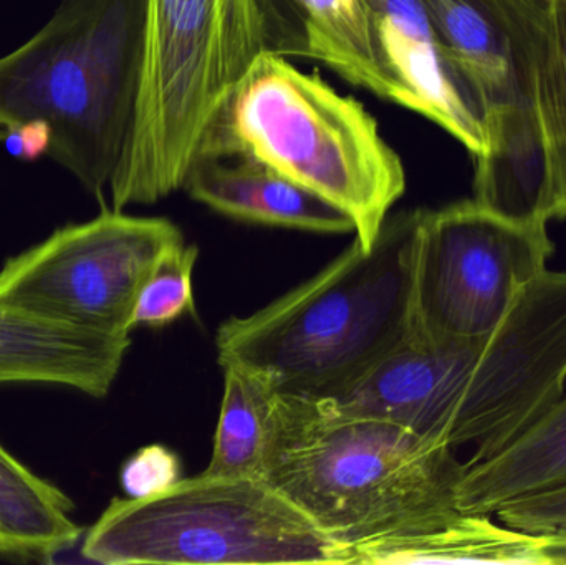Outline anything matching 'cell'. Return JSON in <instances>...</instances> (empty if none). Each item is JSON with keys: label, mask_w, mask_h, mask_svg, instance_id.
<instances>
[{"label": "cell", "mask_w": 566, "mask_h": 565, "mask_svg": "<svg viewBox=\"0 0 566 565\" xmlns=\"http://www.w3.org/2000/svg\"><path fill=\"white\" fill-rule=\"evenodd\" d=\"M565 387L566 271L545 269L488 337L438 342L415 332L339 401L454 450L472 444L475 464L514 443Z\"/></svg>", "instance_id": "obj_1"}, {"label": "cell", "mask_w": 566, "mask_h": 565, "mask_svg": "<svg viewBox=\"0 0 566 565\" xmlns=\"http://www.w3.org/2000/svg\"><path fill=\"white\" fill-rule=\"evenodd\" d=\"M421 209L386 219L371 251L355 238L318 274L216 334L219 365L261 375L279 394L336 398L416 332L412 274Z\"/></svg>", "instance_id": "obj_2"}, {"label": "cell", "mask_w": 566, "mask_h": 565, "mask_svg": "<svg viewBox=\"0 0 566 565\" xmlns=\"http://www.w3.org/2000/svg\"><path fill=\"white\" fill-rule=\"evenodd\" d=\"M454 448L332 398L279 397L264 480L346 547L462 516Z\"/></svg>", "instance_id": "obj_3"}, {"label": "cell", "mask_w": 566, "mask_h": 565, "mask_svg": "<svg viewBox=\"0 0 566 565\" xmlns=\"http://www.w3.org/2000/svg\"><path fill=\"white\" fill-rule=\"evenodd\" d=\"M234 156L264 163L345 212L366 251L406 191L401 158L365 105L274 52L259 53L228 86L196 158Z\"/></svg>", "instance_id": "obj_4"}, {"label": "cell", "mask_w": 566, "mask_h": 565, "mask_svg": "<svg viewBox=\"0 0 566 565\" xmlns=\"http://www.w3.org/2000/svg\"><path fill=\"white\" fill-rule=\"evenodd\" d=\"M146 0H62L0 59V143L17 126L52 128L49 158L105 205L142 88Z\"/></svg>", "instance_id": "obj_5"}, {"label": "cell", "mask_w": 566, "mask_h": 565, "mask_svg": "<svg viewBox=\"0 0 566 565\" xmlns=\"http://www.w3.org/2000/svg\"><path fill=\"white\" fill-rule=\"evenodd\" d=\"M82 554L103 565H348V547L268 481L206 473L115 498L83 534Z\"/></svg>", "instance_id": "obj_6"}, {"label": "cell", "mask_w": 566, "mask_h": 565, "mask_svg": "<svg viewBox=\"0 0 566 565\" xmlns=\"http://www.w3.org/2000/svg\"><path fill=\"white\" fill-rule=\"evenodd\" d=\"M547 0H422L439 39L484 102L488 146L474 199L521 224L552 219L535 98V22Z\"/></svg>", "instance_id": "obj_7"}, {"label": "cell", "mask_w": 566, "mask_h": 565, "mask_svg": "<svg viewBox=\"0 0 566 565\" xmlns=\"http://www.w3.org/2000/svg\"><path fill=\"white\" fill-rule=\"evenodd\" d=\"M226 90L221 0H146L142 88L109 208L155 205L185 188Z\"/></svg>", "instance_id": "obj_8"}, {"label": "cell", "mask_w": 566, "mask_h": 565, "mask_svg": "<svg viewBox=\"0 0 566 565\" xmlns=\"http://www.w3.org/2000/svg\"><path fill=\"white\" fill-rule=\"evenodd\" d=\"M181 241L169 219L102 208L10 258L0 268V305L75 331L129 337L146 281Z\"/></svg>", "instance_id": "obj_9"}, {"label": "cell", "mask_w": 566, "mask_h": 565, "mask_svg": "<svg viewBox=\"0 0 566 565\" xmlns=\"http://www.w3.org/2000/svg\"><path fill=\"white\" fill-rule=\"evenodd\" d=\"M554 251L547 224L511 221L475 199L421 209L412 274L416 331L438 342L488 337Z\"/></svg>", "instance_id": "obj_10"}, {"label": "cell", "mask_w": 566, "mask_h": 565, "mask_svg": "<svg viewBox=\"0 0 566 565\" xmlns=\"http://www.w3.org/2000/svg\"><path fill=\"white\" fill-rule=\"evenodd\" d=\"M399 106L454 136L475 158L488 146L484 102L439 39L422 0H363Z\"/></svg>", "instance_id": "obj_11"}, {"label": "cell", "mask_w": 566, "mask_h": 565, "mask_svg": "<svg viewBox=\"0 0 566 565\" xmlns=\"http://www.w3.org/2000/svg\"><path fill=\"white\" fill-rule=\"evenodd\" d=\"M129 347V337L75 331L0 305V385H55L105 398Z\"/></svg>", "instance_id": "obj_12"}, {"label": "cell", "mask_w": 566, "mask_h": 565, "mask_svg": "<svg viewBox=\"0 0 566 565\" xmlns=\"http://www.w3.org/2000/svg\"><path fill=\"white\" fill-rule=\"evenodd\" d=\"M195 201L238 221L318 234H355L352 219L255 159L196 158L185 181Z\"/></svg>", "instance_id": "obj_13"}, {"label": "cell", "mask_w": 566, "mask_h": 565, "mask_svg": "<svg viewBox=\"0 0 566 565\" xmlns=\"http://www.w3.org/2000/svg\"><path fill=\"white\" fill-rule=\"evenodd\" d=\"M566 488V394L504 451L468 464L458 488L462 513L494 516L501 508Z\"/></svg>", "instance_id": "obj_14"}, {"label": "cell", "mask_w": 566, "mask_h": 565, "mask_svg": "<svg viewBox=\"0 0 566 565\" xmlns=\"http://www.w3.org/2000/svg\"><path fill=\"white\" fill-rule=\"evenodd\" d=\"M545 564L542 540L491 516L464 513L454 523L391 534L348 547V565Z\"/></svg>", "instance_id": "obj_15"}, {"label": "cell", "mask_w": 566, "mask_h": 565, "mask_svg": "<svg viewBox=\"0 0 566 565\" xmlns=\"http://www.w3.org/2000/svg\"><path fill=\"white\" fill-rule=\"evenodd\" d=\"M75 504L0 443V554L52 559L82 543Z\"/></svg>", "instance_id": "obj_16"}, {"label": "cell", "mask_w": 566, "mask_h": 565, "mask_svg": "<svg viewBox=\"0 0 566 565\" xmlns=\"http://www.w3.org/2000/svg\"><path fill=\"white\" fill-rule=\"evenodd\" d=\"M318 60L346 82L399 105V90L379 56L363 0H290Z\"/></svg>", "instance_id": "obj_17"}, {"label": "cell", "mask_w": 566, "mask_h": 565, "mask_svg": "<svg viewBox=\"0 0 566 565\" xmlns=\"http://www.w3.org/2000/svg\"><path fill=\"white\" fill-rule=\"evenodd\" d=\"M221 367L224 370L221 414L211 461L202 473L262 478L274 441L281 394L249 368L235 364Z\"/></svg>", "instance_id": "obj_18"}, {"label": "cell", "mask_w": 566, "mask_h": 565, "mask_svg": "<svg viewBox=\"0 0 566 565\" xmlns=\"http://www.w3.org/2000/svg\"><path fill=\"white\" fill-rule=\"evenodd\" d=\"M535 98L551 178L552 219H566V0H547L535 22Z\"/></svg>", "instance_id": "obj_19"}, {"label": "cell", "mask_w": 566, "mask_h": 565, "mask_svg": "<svg viewBox=\"0 0 566 565\" xmlns=\"http://www.w3.org/2000/svg\"><path fill=\"white\" fill-rule=\"evenodd\" d=\"M221 33L226 86L259 53L306 56L305 33L290 0H221Z\"/></svg>", "instance_id": "obj_20"}, {"label": "cell", "mask_w": 566, "mask_h": 565, "mask_svg": "<svg viewBox=\"0 0 566 565\" xmlns=\"http://www.w3.org/2000/svg\"><path fill=\"white\" fill-rule=\"evenodd\" d=\"M198 258V245L185 241L176 242L161 255L136 302L132 331L143 325L165 327L186 312L195 314L192 274Z\"/></svg>", "instance_id": "obj_21"}, {"label": "cell", "mask_w": 566, "mask_h": 565, "mask_svg": "<svg viewBox=\"0 0 566 565\" xmlns=\"http://www.w3.org/2000/svg\"><path fill=\"white\" fill-rule=\"evenodd\" d=\"M502 524L551 541H566V488L515 501L495 513Z\"/></svg>", "instance_id": "obj_22"}, {"label": "cell", "mask_w": 566, "mask_h": 565, "mask_svg": "<svg viewBox=\"0 0 566 565\" xmlns=\"http://www.w3.org/2000/svg\"><path fill=\"white\" fill-rule=\"evenodd\" d=\"M179 478V460L166 448L146 447L122 468V484L129 498L148 496L171 486Z\"/></svg>", "instance_id": "obj_23"}, {"label": "cell", "mask_w": 566, "mask_h": 565, "mask_svg": "<svg viewBox=\"0 0 566 565\" xmlns=\"http://www.w3.org/2000/svg\"><path fill=\"white\" fill-rule=\"evenodd\" d=\"M7 153L19 161L33 163L49 155L52 128L45 122H29L13 128L3 139Z\"/></svg>", "instance_id": "obj_24"}]
</instances>
